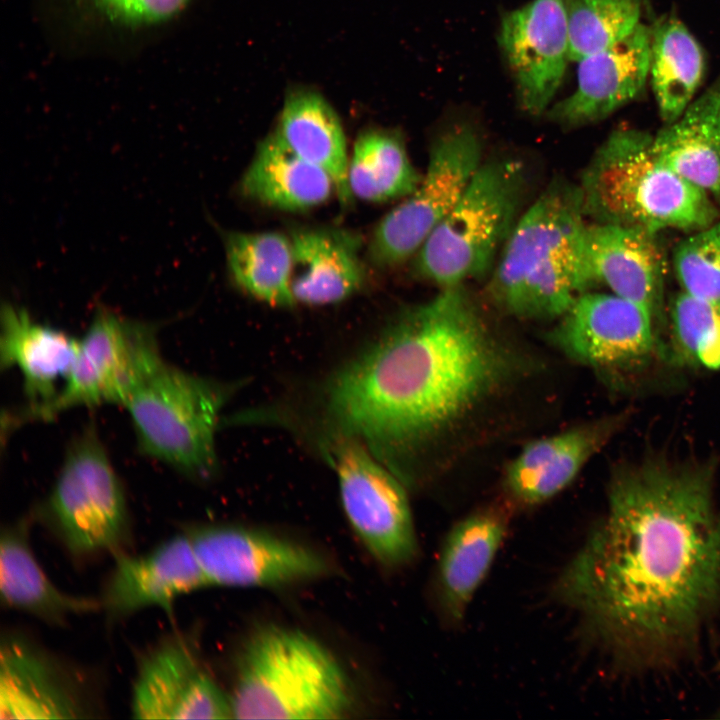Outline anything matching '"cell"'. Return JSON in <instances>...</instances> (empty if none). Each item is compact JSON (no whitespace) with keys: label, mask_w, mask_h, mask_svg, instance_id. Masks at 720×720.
I'll return each instance as SVG.
<instances>
[{"label":"cell","mask_w":720,"mask_h":720,"mask_svg":"<svg viewBox=\"0 0 720 720\" xmlns=\"http://www.w3.org/2000/svg\"><path fill=\"white\" fill-rule=\"evenodd\" d=\"M714 464L648 458L614 474L607 512L555 585L616 674L696 663L720 624Z\"/></svg>","instance_id":"6da1fadb"},{"label":"cell","mask_w":720,"mask_h":720,"mask_svg":"<svg viewBox=\"0 0 720 720\" xmlns=\"http://www.w3.org/2000/svg\"><path fill=\"white\" fill-rule=\"evenodd\" d=\"M537 370L464 285L444 287L330 379L326 408L407 483L448 467Z\"/></svg>","instance_id":"7a4b0ae2"},{"label":"cell","mask_w":720,"mask_h":720,"mask_svg":"<svg viewBox=\"0 0 720 720\" xmlns=\"http://www.w3.org/2000/svg\"><path fill=\"white\" fill-rule=\"evenodd\" d=\"M585 218L578 184H549L501 250L488 285L496 307L522 319H558L589 291Z\"/></svg>","instance_id":"3957f363"},{"label":"cell","mask_w":720,"mask_h":720,"mask_svg":"<svg viewBox=\"0 0 720 720\" xmlns=\"http://www.w3.org/2000/svg\"><path fill=\"white\" fill-rule=\"evenodd\" d=\"M586 217L597 223L696 231L719 218V206L664 164L653 137L634 128L613 131L578 184Z\"/></svg>","instance_id":"277c9868"},{"label":"cell","mask_w":720,"mask_h":720,"mask_svg":"<svg viewBox=\"0 0 720 720\" xmlns=\"http://www.w3.org/2000/svg\"><path fill=\"white\" fill-rule=\"evenodd\" d=\"M229 696L236 719H338L352 706L334 656L310 635L276 625L243 643Z\"/></svg>","instance_id":"5b68a950"},{"label":"cell","mask_w":720,"mask_h":720,"mask_svg":"<svg viewBox=\"0 0 720 720\" xmlns=\"http://www.w3.org/2000/svg\"><path fill=\"white\" fill-rule=\"evenodd\" d=\"M525 184L519 160L482 162L417 252V272L440 288L464 285L489 272L517 222Z\"/></svg>","instance_id":"8992f818"},{"label":"cell","mask_w":720,"mask_h":720,"mask_svg":"<svg viewBox=\"0 0 720 720\" xmlns=\"http://www.w3.org/2000/svg\"><path fill=\"white\" fill-rule=\"evenodd\" d=\"M230 389L164 362L127 400L139 450L182 474H214L215 433Z\"/></svg>","instance_id":"52a82bcc"},{"label":"cell","mask_w":720,"mask_h":720,"mask_svg":"<svg viewBox=\"0 0 720 720\" xmlns=\"http://www.w3.org/2000/svg\"><path fill=\"white\" fill-rule=\"evenodd\" d=\"M41 515L74 556L123 551L128 507L119 477L94 427L70 444Z\"/></svg>","instance_id":"ba28073f"},{"label":"cell","mask_w":720,"mask_h":720,"mask_svg":"<svg viewBox=\"0 0 720 720\" xmlns=\"http://www.w3.org/2000/svg\"><path fill=\"white\" fill-rule=\"evenodd\" d=\"M164 363L157 328L99 307L55 398L24 421L49 420L75 407L125 405Z\"/></svg>","instance_id":"9c48e42d"},{"label":"cell","mask_w":720,"mask_h":720,"mask_svg":"<svg viewBox=\"0 0 720 720\" xmlns=\"http://www.w3.org/2000/svg\"><path fill=\"white\" fill-rule=\"evenodd\" d=\"M481 158L482 143L471 126L456 125L438 136L416 189L374 229L368 246L371 261L392 267L416 254L457 203Z\"/></svg>","instance_id":"30bf717a"},{"label":"cell","mask_w":720,"mask_h":720,"mask_svg":"<svg viewBox=\"0 0 720 720\" xmlns=\"http://www.w3.org/2000/svg\"><path fill=\"white\" fill-rule=\"evenodd\" d=\"M335 440L340 497L353 530L381 564L410 563L418 543L403 481L359 439L338 433Z\"/></svg>","instance_id":"8fae6325"},{"label":"cell","mask_w":720,"mask_h":720,"mask_svg":"<svg viewBox=\"0 0 720 720\" xmlns=\"http://www.w3.org/2000/svg\"><path fill=\"white\" fill-rule=\"evenodd\" d=\"M194 0H33L48 37L70 54H127L173 27Z\"/></svg>","instance_id":"7c38bea8"},{"label":"cell","mask_w":720,"mask_h":720,"mask_svg":"<svg viewBox=\"0 0 720 720\" xmlns=\"http://www.w3.org/2000/svg\"><path fill=\"white\" fill-rule=\"evenodd\" d=\"M184 532L210 586L273 587L319 578L330 570L318 552L265 531L196 525Z\"/></svg>","instance_id":"4fadbf2b"},{"label":"cell","mask_w":720,"mask_h":720,"mask_svg":"<svg viewBox=\"0 0 720 720\" xmlns=\"http://www.w3.org/2000/svg\"><path fill=\"white\" fill-rule=\"evenodd\" d=\"M130 711L136 719H231V700L183 633L159 640L138 658Z\"/></svg>","instance_id":"5bb4252c"},{"label":"cell","mask_w":720,"mask_h":720,"mask_svg":"<svg viewBox=\"0 0 720 720\" xmlns=\"http://www.w3.org/2000/svg\"><path fill=\"white\" fill-rule=\"evenodd\" d=\"M653 315L613 293L586 291L548 333L554 348L570 360L599 370L641 363L653 350Z\"/></svg>","instance_id":"9a60e30c"},{"label":"cell","mask_w":720,"mask_h":720,"mask_svg":"<svg viewBox=\"0 0 720 720\" xmlns=\"http://www.w3.org/2000/svg\"><path fill=\"white\" fill-rule=\"evenodd\" d=\"M500 42L523 111H547L570 60L565 0H532L507 13Z\"/></svg>","instance_id":"2e32d148"},{"label":"cell","mask_w":720,"mask_h":720,"mask_svg":"<svg viewBox=\"0 0 720 720\" xmlns=\"http://www.w3.org/2000/svg\"><path fill=\"white\" fill-rule=\"evenodd\" d=\"M83 678L47 649L18 634L0 647L1 719H79L94 712Z\"/></svg>","instance_id":"e0dca14e"},{"label":"cell","mask_w":720,"mask_h":720,"mask_svg":"<svg viewBox=\"0 0 720 720\" xmlns=\"http://www.w3.org/2000/svg\"><path fill=\"white\" fill-rule=\"evenodd\" d=\"M114 557L100 600L112 618L147 608L171 613L181 596L210 586L184 531L142 555L122 551Z\"/></svg>","instance_id":"ac0fdd59"},{"label":"cell","mask_w":720,"mask_h":720,"mask_svg":"<svg viewBox=\"0 0 720 720\" xmlns=\"http://www.w3.org/2000/svg\"><path fill=\"white\" fill-rule=\"evenodd\" d=\"M577 63L574 92L548 109L549 119L566 128L603 120L640 96L649 77L650 28L640 23L617 44Z\"/></svg>","instance_id":"d6986e66"},{"label":"cell","mask_w":720,"mask_h":720,"mask_svg":"<svg viewBox=\"0 0 720 720\" xmlns=\"http://www.w3.org/2000/svg\"><path fill=\"white\" fill-rule=\"evenodd\" d=\"M624 419L610 416L529 442L506 468V493L526 506L554 497L572 483Z\"/></svg>","instance_id":"ffe728a7"},{"label":"cell","mask_w":720,"mask_h":720,"mask_svg":"<svg viewBox=\"0 0 720 720\" xmlns=\"http://www.w3.org/2000/svg\"><path fill=\"white\" fill-rule=\"evenodd\" d=\"M79 340L56 328L40 324L12 304L1 310L0 366L16 368L23 380L26 407L11 424L49 404L57 395L76 359Z\"/></svg>","instance_id":"44dd1931"},{"label":"cell","mask_w":720,"mask_h":720,"mask_svg":"<svg viewBox=\"0 0 720 720\" xmlns=\"http://www.w3.org/2000/svg\"><path fill=\"white\" fill-rule=\"evenodd\" d=\"M585 259L592 286L646 307L653 316L660 306L662 260L656 233L633 226L587 225Z\"/></svg>","instance_id":"7402d4cb"},{"label":"cell","mask_w":720,"mask_h":720,"mask_svg":"<svg viewBox=\"0 0 720 720\" xmlns=\"http://www.w3.org/2000/svg\"><path fill=\"white\" fill-rule=\"evenodd\" d=\"M292 246L291 290L295 302L338 303L365 281L360 239L331 228H303L289 236Z\"/></svg>","instance_id":"603a6c76"},{"label":"cell","mask_w":720,"mask_h":720,"mask_svg":"<svg viewBox=\"0 0 720 720\" xmlns=\"http://www.w3.org/2000/svg\"><path fill=\"white\" fill-rule=\"evenodd\" d=\"M30 519L2 529L0 540V594L9 608L55 626L71 616L94 612L100 600L59 589L37 560L29 539Z\"/></svg>","instance_id":"cb8c5ba5"},{"label":"cell","mask_w":720,"mask_h":720,"mask_svg":"<svg viewBox=\"0 0 720 720\" xmlns=\"http://www.w3.org/2000/svg\"><path fill=\"white\" fill-rule=\"evenodd\" d=\"M508 517L499 506L459 521L446 537L438 566L440 604L454 622L463 618L505 537Z\"/></svg>","instance_id":"d4e9b609"},{"label":"cell","mask_w":720,"mask_h":720,"mask_svg":"<svg viewBox=\"0 0 720 720\" xmlns=\"http://www.w3.org/2000/svg\"><path fill=\"white\" fill-rule=\"evenodd\" d=\"M659 159L720 207V74L653 137Z\"/></svg>","instance_id":"484cf974"},{"label":"cell","mask_w":720,"mask_h":720,"mask_svg":"<svg viewBox=\"0 0 720 720\" xmlns=\"http://www.w3.org/2000/svg\"><path fill=\"white\" fill-rule=\"evenodd\" d=\"M240 189L263 205L299 212L325 203L335 185L327 172L300 157L273 131L258 144Z\"/></svg>","instance_id":"4316f807"},{"label":"cell","mask_w":720,"mask_h":720,"mask_svg":"<svg viewBox=\"0 0 720 720\" xmlns=\"http://www.w3.org/2000/svg\"><path fill=\"white\" fill-rule=\"evenodd\" d=\"M274 131L300 157L330 175L342 204L351 200L346 136L338 114L321 94L308 88L290 90Z\"/></svg>","instance_id":"83f0119b"},{"label":"cell","mask_w":720,"mask_h":720,"mask_svg":"<svg viewBox=\"0 0 720 720\" xmlns=\"http://www.w3.org/2000/svg\"><path fill=\"white\" fill-rule=\"evenodd\" d=\"M704 51L675 16H664L650 28L649 78L661 119L676 120L694 100L705 75Z\"/></svg>","instance_id":"f1b7e54d"},{"label":"cell","mask_w":720,"mask_h":720,"mask_svg":"<svg viewBox=\"0 0 720 720\" xmlns=\"http://www.w3.org/2000/svg\"><path fill=\"white\" fill-rule=\"evenodd\" d=\"M227 265L234 283L256 299L278 307L296 302L291 290L292 246L278 232H231L225 236Z\"/></svg>","instance_id":"f546056e"},{"label":"cell","mask_w":720,"mask_h":720,"mask_svg":"<svg viewBox=\"0 0 720 720\" xmlns=\"http://www.w3.org/2000/svg\"><path fill=\"white\" fill-rule=\"evenodd\" d=\"M421 179L399 135L370 128L358 136L349 159L352 195L369 202H386L407 197Z\"/></svg>","instance_id":"4dcf8cb0"},{"label":"cell","mask_w":720,"mask_h":720,"mask_svg":"<svg viewBox=\"0 0 720 720\" xmlns=\"http://www.w3.org/2000/svg\"><path fill=\"white\" fill-rule=\"evenodd\" d=\"M570 60L617 44L641 23L642 0H565Z\"/></svg>","instance_id":"1f68e13d"},{"label":"cell","mask_w":720,"mask_h":720,"mask_svg":"<svg viewBox=\"0 0 720 720\" xmlns=\"http://www.w3.org/2000/svg\"><path fill=\"white\" fill-rule=\"evenodd\" d=\"M671 317L676 360L720 368V309L681 292L673 302Z\"/></svg>","instance_id":"d6a6232c"},{"label":"cell","mask_w":720,"mask_h":720,"mask_svg":"<svg viewBox=\"0 0 720 720\" xmlns=\"http://www.w3.org/2000/svg\"><path fill=\"white\" fill-rule=\"evenodd\" d=\"M674 266L683 292L720 309V219L680 243Z\"/></svg>","instance_id":"836d02e7"}]
</instances>
